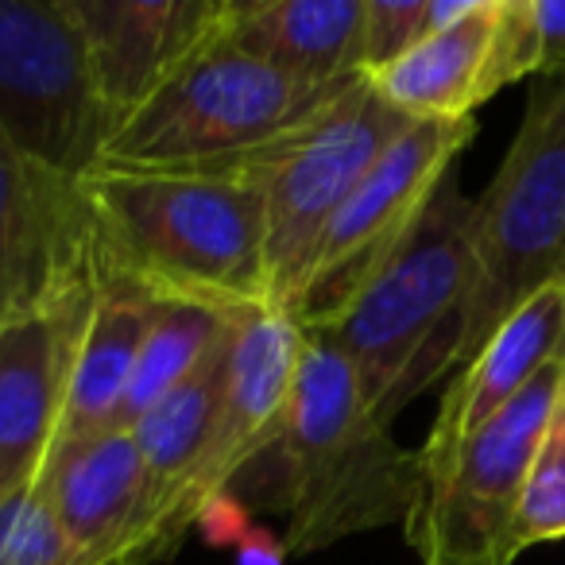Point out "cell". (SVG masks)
Returning <instances> with one entry per match:
<instances>
[{"label": "cell", "mask_w": 565, "mask_h": 565, "mask_svg": "<svg viewBox=\"0 0 565 565\" xmlns=\"http://www.w3.org/2000/svg\"><path fill=\"white\" fill-rule=\"evenodd\" d=\"M302 326L271 307L244 310L233 318L225 395L213 415L205 454L190 488V519L198 523L205 508L279 446L287 430L295 395V372L302 356Z\"/></svg>", "instance_id": "obj_11"}, {"label": "cell", "mask_w": 565, "mask_h": 565, "mask_svg": "<svg viewBox=\"0 0 565 565\" xmlns=\"http://www.w3.org/2000/svg\"><path fill=\"white\" fill-rule=\"evenodd\" d=\"M0 132L78 182L109 143V117L66 0H0Z\"/></svg>", "instance_id": "obj_8"}, {"label": "cell", "mask_w": 565, "mask_h": 565, "mask_svg": "<svg viewBox=\"0 0 565 565\" xmlns=\"http://www.w3.org/2000/svg\"><path fill=\"white\" fill-rule=\"evenodd\" d=\"M472 0H364V78L399 63L430 32L454 24Z\"/></svg>", "instance_id": "obj_21"}, {"label": "cell", "mask_w": 565, "mask_h": 565, "mask_svg": "<svg viewBox=\"0 0 565 565\" xmlns=\"http://www.w3.org/2000/svg\"><path fill=\"white\" fill-rule=\"evenodd\" d=\"M557 411H562V415H565V395H562V407H557Z\"/></svg>", "instance_id": "obj_28"}, {"label": "cell", "mask_w": 565, "mask_h": 565, "mask_svg": "<svg viewBox=\"0 0 565 565\" xmlns=\"http://www.w3.org/2000/svg\"><path fill=\"white\" fill-rule=\"evenodd\" d=\"M407 125L411 117L392 109L369 78H356L279 140L233 159L190 167V171L236 174L264 194V259L271 310L282 315L295 310L310 259L330 221Z\"/></svg>", "instance_id": "obj_5"}, {"label": "cell", "mask_w": 565, "mask_h": 565, "mask_svg": "<svg viewBox=\"0 0 565 565\" xmlns=\"http://www.w3.org/2000/svg\"><path fill=\"white\" fill-rule=\"evenodd\" d=\"M0 565H71L43 477L0 503Z\"/></svg>", "instance_id": "obj_23"}, {"label": "cell", "mask_w": 565, "mask_h": 565, "mask_svg": "<svg viewBox=\"0 0 565 565\" xmlns=\"http://www.w3.org/2000/svg\"><path fill=\"white\" fill-rule=\"evenodd\" d=\"M539 74V32H534L531 0H500V24H495L492 66H488V89L492 97L503 86Z\"/></svg>", "instance_id": "obj_24"}, {"label": "cell", "mask_w": 565, "mask_h": 565, "mask_svg": "<svg viewBox=\"0 0 565 565\" xmlns=\"http://www.w3.org/2000/svg\"><path fill=\"white\" fill-rule=\"evenodd\" d=\"M275 457L287 554H315L349 534L407 523L423 495L418 449H403L392 426L372 415L349 361L322 333L302 338Z\"/></svg>", "instance_id": "obj_3"}, {"label": "cell", "mask_w": 565, "mask_h": 565, "mask_svg": "<svg viewBox=\"0 0 565 565\" xmlns=\"http://www.w3.org/2000/svg\"><path fill=\"white\" fill-rule=\"evenodd\" d=\"M565 353V282H554L526 299L477 356L449 380V392L430 426V438L418 449L423 484L446 472L469 434L495 418L519 392L542 376V369Z\"/></svg>", "instance_id": "obj_15"}, {"label": "cell", "mask_w": 565, "mask_h": 565, "mask_svg": "<svg viewBox=\"0 0 565 565\" xmlns=\"http://www.w3.org/2000/svg\"><path fill=\"white\" fill-rule=\"evenodd\" d=\"M221 35L310 86L364 78V0H225Z\"/></svg>", "instance_id": "obj_17"}, {"label": "cell", "mask_w": 565, "mask_h": 565, "mask_svg": "<svg viewBox=\"0 0 565 565\" xmlns=\"http://www.w3.org/2000/svg\"><path fill=\"white\" fill-rule=\"evenodd\" d=\"M43 484L71 546V565H120L140 515V446L109 430L51 454Z\"/></svg>", "instance_id": "obj_16"}, {"label": "cell", "mask_w": 565, "mask_h": 565, "mask_svg": "<svg viewBox=\"0 0 565 565\" xmlns=\"http://www.w3.org/2000/svg\"><path fill=\"white\" fill-rule=\"evenodd\" d=\"M228 322L233 315L198 307V302H156L125 403H120L117 430H132L151 407H159L205 361V353L217 345Z\"/></svg>", "instance_id": "obj_20"}, {"label": "cell", "mask_w": 565, "mask_h": 565, "mask_svg": "<svg viewBox=\"0 0 565 565\" xmlns=\"http://www.w3.org/2000/svg\"><path fill=\"white\" fill-rule=\"evenodd\" d=\"M89 291V233L78 182L0 132V326Z\"/></svg>", "instance_id": "obj_10"}, {"label": "cell", "mask_w": 565, "mask_h": 565, "mask_svg": "<svg viewBox=\"0 0 565 565\" xmlns=\"http://www.w3.org/2000/svg\"><path fill=\"white\" fill-rule=\"evenodd\" d=\"M233 554H236V565H287V546H282V539H275L267 526H256V523L244 531V539L233 546Z\"/></svg>", "instance_id": "obj_27"}, {"label": "cell", "mask_w": 565, "mask_h": 565, "mask_svg": "<svg viewBox=\"0 0 565 565\" xmlns=\"http://www.w3.org/2000/svg\"><path fill=\"white\" fill-rule=\"evenodd\" d=\"M248 526H252V519H248V511H244V503L233 500V495H221V500H213L210 508L198 515L194 531H202V539L210 542V546H236Z\"/></svg>", "instance_id": "obj_26"}, {"label": "cell", "mask_w": 565, "mask_h": 565, "mask_svg": "<svg viewBox=\"0 0 565 565\" xmlns=\"http://www.w3.org/2000/svg\"><path fill=\"white\" fill-rule=\"evenodd\" d=\"M89 287H94V299H89L86 326L74 349L55 449L117 430L120 403H125L143 333L156 315V302L143 295L105 287V282H89Z\"/></svg>", "instance_id": "obj_19"}, {"label": "cell", "mask_w": 565, "mask_h": 565, "mask_svg": "<svg viewBox=\"0 0 565 565\" xmlns=\"http://www.w3.org/2000/svg\"><path fill=\"white\" fill-rule=\"evenodd\" d=\"M228 349H233V322L205 353V361L132 426L140 446V515L120 565L167 562L194 531L190 488L202 465L213 415L225 395Z\"/></svg>", "instance_id": "obj_12"}, {"label": "cell", "mask_w": 565, "mask_h": 565, "mask_svg": "<svg viewBox=\"0 0 565 565\" xmlns=\"http://www.w3.org/2000/svg\"><path fill=\"white\" fill-rule=\"evenodd\" d=\"M477 132V120H411L356 182L349 202L330 221L302 279L291 318L302 330L322 326L341 310L384 259L407 241L415 221L430 205L434 190L449 179V167Z\"/></svg>", "instance_id": "obj_9"}, {"label": "cell", "mask_w": 565, "mask_h": 565, "mask_svg": "<svg viewBox=\"0 0 565 565\" xmlns=\"http://www.w3.org/2000/svg\"><path fill=\"white\" fill-rule=\"evenodd\" d=\"M89 299L94 287L47 315L0 326V503L32 488L55 454Z\"/></svg>", "instance_id": "obj_13"}, {"label": "cell", "mask_w": 565, "mask_h": 565, "mask_svg": "<svg viewBox=\"0 0 565 565\" xmlns=\"http://www.w3.org/2000/svg\"><path fill=\"white\" fill-rule=\"evenodd\" d=\"M539 32V74L546 82L565 78V0H531Z\"/></svg>", "instance_id": "obj_25"}, {"label": "cell", "mask_w": 565, "mask_h": 565, "mask_svg": "<svg viewBox=\"0 0 565 565\" xmlns=\"http://www.w3.org/2000/svg\"><path fill=\"white\" fill-rule=\"evenodd\" d=\"M472 256L454 376L526 299L565 282V78L534 89L500 171L472 202Z\"/></svg>", "instance_id": "obj_6"}, {"label": "cell", "mask_w": 565, "mask_h": 565, "mask_svg": "<svg viewBox=\"0 0 565 565\" xmlns=\"http://www.w3.org/2000/svg\"><path fill=\"white\" fill-rule=\"evenodd\" d=\"M345 86H310L259 63L221 35L217 20L171 78L109 136L97 167L190 171L244 156L299 128Z\"/></svg>", "instance_id": "obj_4"}, {"label": "cell", "mask_w": 565, "mask_h": 565, "mask_svg": "<svg viewBox=\"0 0 565 565\" xmlns=\"http://www.w3.org/2000/svg\"><path fill=\"white\" fill-rule=\"evenodd\" d=\"M82 28L109 136L217 28L225 0H66Z\"/></svg>", "instance_id": "obj_14"}, {"label": "cell", "mask_w": 565, "mask_h": 565, "mask_svg": "<svg viewBox=\"0 0 565 565\" xmlns=\"http://www.w3.org/2000/svg\"><path fill=\"white\" fill-rule=\"evenodd\" d=\"M565 539V415L557 411L539 457L526 477L523 500H519L515 523H511V546L523 554L526 546Z\"/></svg>", "instance_id": "obj_22"}, {"label": "cell", "mask_w": 565, "mask_h": 565, "mask_svg": "<svg viewBox=\"0 0 565 565\" xmlns=\"http://www.w3.org/2000/svg\"><path fill=\"white\" fill-rule=\"evenodd\" d=\"M89 282L221 315L271 307L264 194L236 174L94 167L78 179Z\"/></svg>", "instance_id": "obj_1"}, {"label": "cell", "mask_w": 565, "mask_h": 565, "mask_svg": "<svg viewBox=\"0 0 565 565\" xmlns=\"http://www.w3.org/2000/svg\"><path fill=\"white\" fill-rule=\"evenodd\" d=\"M565 395V353L495 418L465 438L441 477L423 484L407 542L423 565H515L511 523L539 446Z\"/></svg>", "instance_id": "obj_7"}, {"label": "cell", "mask_w": 565, "mask_h": 565, "mask_svg": "<svg viewBox=\"0 0 565 565\" xmlns=\"http://www.w3.org/2000/svg\"><path fill=\"white\" fill-rule=\"evenodd\" d=\"M472 282V202L446 179L384 267L307 333L345 356L369 411L392 426L434 380L454 376Z\"/></svg>", "instance_id": "obj_2"}, {"label": "cell", "mask_w": 565, "mask_h": 565, "mask_svg": "<svg viewBox=\"0 0 565 565\" xmlns=\"http://www.w3.org/2000/svg\"><path fill=\"white\" fill-rule=\"evenodd\" d=\"M495 24L500 0H472L461 20L430 32L399 63L369 74L372 89L411 120H469L492 97L488 66Z\"/></svg>", "instance_id": "obj_18"}]
</instances>
